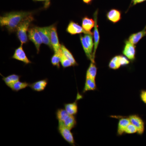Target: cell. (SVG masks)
I'll return each mask as SVG.
<instances>
[{
    "label": "cell",
    "mask_w": 146,
    "mask_h": 146,
    "mask_svg": "<svg viewBox=\"0 0 146 146\" xmlns=\"http://www.w3.org/2000/svg\"><path fill=\"white\" fill-rule=\"evenodd\" d=\"M33 14L30 11H13L5 13L0 18V25L5 27L9 33L16 31L24 19Z\"/></svg>",
    "instance_id": "obj_1"
},
{
    "label": "cell",
    "mask_w": 146,
    "mask_h": 146,
    "mask_svg": "<svg viewBox=\"0 0 146 146\" xmlns=\"http://www.w3.org/2000/svg\"><path fill=\"white\" fill-rule=\"evenodd\" d=\"M34 20L32 15L28 16L20 24L17 29V36L21 44H25L28 42V31L29 27L31 22Z\"/></svg>",
    "instance_id": "obj_2"
},
{
    "label": "cell",
    "mask_w": 146,
    "mask_h": 146,
    "mask_svg": "<svg viewBox=\"0 0 146 146\" xmlns=\"http://www.w3.org/2000/svg\"><path fill=\"white\" fill-rule=\"evenodd\" d=\"M54 25L46 27H36L43 41V44L47 45L52 49V46L50 42V33L52 28Z\"/></svg>",
    "instance_id": "obj_3"
},
{
    "label": "cell",
    "mask_w": 146,
    "mask_h": 146,
    "mask_svg": "<svg viewBox=\"0 0 146 146\" xmlns=\"http://www.w3.org/2000/svg\"><path fill=\"white\" fill-rule=\"evenodd\" d=\"M58 130L65 141L71 145H74L75 140L71 129L65 126L61 122L58 121Z\"/></svg>",
    "instance_id": "obj_4"
},
{
    "label": "cell",
    "mask_w": 146,
    "mask_h": 146,
    "mask_svg": "<svg viewBox=\"0 0 146 146\" xmlns=\"http://www.w3.org/2000/svg\"><path fill=\"white\" fill-rule=\"evenodd\" d=\"M28 34L29 39L33 42L36 47L37 53H38L40 46L43 42L36 27H33L29 29Z\"/></svg>",
    "instance_id": "obj_5"
},
{
    "label": "cell",
    "mask_w": 146,
    "mask_h": 146,
    "mask_svg": "<svg viewBox=\"0 0 146 146\" xmlns=\"http://www.w3.org/2000/svg\"><path fill=\"white\" fill-rule=\"evenodd\" d=\"M136 48L135 45L131 43L128 40H125L122 51L123 54L130 61H134L136 58Z\"/></svg>",
    "instance_id": "obj_6"
},
{
    "label": "cell",
    "mask_w": 146,
    "mask_h": 146,
    "mask_svg": "<svg viewBox=\"0 0 146 146\" xmlns=\"http://www.w3.org/2000/svg\"><path fill=\"white\" fill-rule=\"evenodd\" d=\"M131 123L136 127L138 135L143 134L145 130V123L143 120L137 115H131L128 117Z\"/></svg>",
    "instance_id": "obj_7"
},
{
    "label": "cell",
    "mask_w": 146,
    "mask_h": 146,
    "mask_svg": "<svg viewBox=\"0 0 146 146\" xmlns=\"http://www.w3.org/2000/svg\"><path fill=\"white\" fill-rule=\"evenodd\" d=\"M50 42L52 49L54 53L61 52V45L59 43L56 27L53 25L52 28L50 33Z\"/></svg>",
    "instance_id": "obj_8"
},
{
    "label": "cell",
    "mask_w": 146,
    "mask_h": 146,
    "mask_svg": "<svg viewBox=\"0 0 146 146\" xmlns=\"http://www.w3.org/2000/svg\"><path fill=\"white\" fill-rule=\"evenodd\" d=\"M66 31L72 35L82 33L85 34H90L92 35H94L86 31L82 26L72 21H70L69 23L68 27L66 29Z\"/></svg>",
    "instance_id": "obj_9"
},
{
    "label": "cell",
    "mask_w": 146,
    "mask_h": 146,
    "mask_svg": "<svg viewBox=\"0 0 146 146\" xmlns=\"http://www.w3.org/2000/svg\"><path fill=\"white\" fill-rule=\"evenodd\" d=\"M98 10H97L95 11L94 14V20L95 21V26H94V52H93V57L95 59V56H96V52L98 46L99 44L100 40V35L99 32L98 28Z\"/></svg>",
    "instance_id": "obj_10"
},
{
    "label": "cell",
    "mask_w": 146,
    "mask_h": 146,
    "mask_svg": "<svg viewBox=\"0 0 146 146\" xmlns=\"http://www.w3.org/2000/svg\"><path fill=\"white\" fill-rule=\"evenodd\" d=\"M23 45L21 44V46L16 49L12 58L16 60L22 61L26 64L31 63V61L29 60L27 57L25 52L24 51Z\"/></svg>",
    "instance_id": "obj_11"
},
{
    "label": "cell",
    "mask_w": 146,
    "mask_h": 146,
    "mask_svg": "<svg viewBox=\"0 0 146 146\" xmlns=\"http://www.w3.org/2000/svg\"><path fill=\"white\" fill-rule=\"evenodd\" d=\"M108 20L113 23H118L121 18V13L119 10L117 9H112L106 14Z\"/></svg>",
    "instance_id": "obj_12"
},
{
    "label": "cell",
    "mask_w": 146,
    "mask_h": 146,
    "mask_svg": "<svg viewBox=\"0 0 146 146\" xmlns=\"http://www.w3.org/2000/svg\"><path fill=\"white\" fill-rule=\"evenodd\" d=\"M48 84V79H45L30 84L29 86L33 91L40 92L44 90Z\"/></svg>",
    "instance_id": "obj_13"
},
{
    "label": "cell",
    "mask_w": 146,
    "mask_h": 146,
    "mask_svg": "<svg viewBox=\"0 0 146 146\" xmlns=\"http://www.w3.org/2000/svg\"><path fill=\"white\" fill-rule=\"evenodd\" d=\"M95 20L92 18H89L87 16H85L82 19V26L86 31L90 33L94 34L91 31L95 26Z\"/></svg>",
    "instance_id": "obj_14"
},
{
    "label": "cell",
    "mask_w": 146,
    "mask_h": 146,
    "mask_svg": "<svg viewBox=\"0 0 146 146\" xmlns=\"http://www.w3.org/2000/svg\"><path fill=\"white\" fill-rule=\"evenodd\" d=\"M146 36V26L141 31L133 33L129 36L128 40L133 44L136 45L143 37Z\"/></svg>",
    "instance_id": "obj_15"
},
{
    "label": "cell",
    "mask_w": 146,
    "mask_h": 146,
    "mask_svg": "<svg viewBox=\"0 0 146 146\" xmlns=\"http://www.w3.org/2000/svg\"><path fill=\"white\" fill-rule=\"evenodd\" d=\"M130 122L128 118H121L118 123L117 134L118 136H121L124 133L126 127L130 123Z\"/></svg>",
    "instance_id": "obj_16"
},
{
    "label": "cell",
    "mask_w": 146,
    "mask_h": 146,
    "mask_svg": "<svg viewBox=\"0 0 146 146\" xmlns=\"http://www.w3.org/2000/svg\"><path fill=\"white\" fill-rule=\"evenodd\" d=\"M80 40L86 57L89 60H91V61H95V59L93 57V53L91 52V50L89 48V46L86 42L84 36L80 35Z\"/></svg>",
    "instance_id": "obj_17"
},
{
    "label": "cell",
    "mask_w": 146,
    "mask_h": 146,
    "mask_svg": "<svg viewBox=\"0 0 146 146\" xmlns=\"http://www.w3.org/2000/svg\"><path fill=\"white\" fill-rule=\"evenodd\" d=\"M97 89L96 80L89 77H86L85 85L83 89V93L88 91H94Z\"/></svg>",
    "instance_id": "obj_18"
},
{
    "label": "cell",
    "mask_w": 146,
    "mask_h": 146,
    "mask_svg": "<svg viewBox=\"0 0 146 146\" xmlns=\"http://www.w3.org/2000/svg\"><path fill=\"white\" fill-rule=\"evenodd\" d=\"M64 107L69 115H75L77 114L78 107L77 100L72 103L65 104H64Z\"/></svg>",
    "instance_id": "obj_19"
},
{
    "label": "cell",
    "mask_w": 146,
    "mask_h": 146,
    "mask_svg": "<svg viewBox=\"0 0 146 146\" xmlns=\"http://www.w3.org/2000/svg\"><path fill=\"white\" fill-rule=\"evenodd\" d=\"M97 70L98 69L96 66L95 61H91L90 65L86 71V77L90 78L96 80Z\"/></svg>",
    "instance_id": "obj_20"
},
{
    "label": "cell",
    "mask_w": 146,
    "mask_h": 146,
    "mask_svg": "<svg viewBox=\"0 0 146 146\" xmlns=\"http://www.w3.org/2000/svg\"><path fill=\"white\" fill-rule=\"evenodd\" d=\"M21 78V76L13 74L7 77H3L2 79L4 81L6 85L9 87L13 83L20 80Z\"/></svg>",
    "instance_id": "obj_21"
},
{
    "label": "cell",
    "mask_w": 146,
    "mask_h": 146,
    "mask_svg": "<svg viewBox=\"0 0 146 146\" xmlns=\"http://www.w3.org/2000/svg\"><path fill=\"white\" fill-rule=\"evenodd\" d=\"M30 84L26 82H21L20 80L16 82L15 83L12 84L9 87L12 91H20V90H22L25 89L27 87L29 86Z\"/></svg>",
    "instance_id": "obj_22"
},
{
    "label": "cell",
    "mask_w": 146,
    "mask_h": 146,
    "mask_svg": "<svg viewBox=\"0 0 146 146\" xmlns=\"http://www.w3.org/2000/svg\"><path fill=\"white\" fill-rule=\"evenodd\" d=\"M61 123H63V124L65 126L70 129L71 130L72 129L75 127L77 124L75 117L74 115H69L68 117L65 119V120Z\"/></svg>",
    "instance_id": "obj_23"
},
{
    "label": "cell",
    "mask_w": 146,
    "mask_h": 146,
    "mask_svg": "<svg viewBox=\"0 0 146 146\" xmlns=\"http://www.w3.org/2000/svg\"><path fill=\"white\" fill-rule=\"evenodd\" d=\"M61 50L63 54L72 62L73 66H76V65H78V63L74 58V56L72 54L70 51L67 48H66L64 45L61 44Z\"/></svg>",
    "instance_id": "obj_24"
},
{
    "label": "cell",
    "mask_w": 146,
    "mask_h": 146,
    "mask_svg": "<svg viewBox=\"0 0 146 146\" xmlns=\"http://www.w3.org/2000/svg\"><path fill=\"white\" fill-rule=\"evenodd\" d=\"M109 68L112 70H116L121 66L120 63L119 55L115 56L112 58L109 63Z\"/></svg>",
    "instance_id": "obj_25"
},
{
    "label": "cell",
    "mask_w": 146,
    "mask_h": 146,
    "mask_svg": "<svg viewBox=\"0 0 146 146\" xmlns=\"http://www.w3.org/2000/svg\"><path fill=\"white\" fill-rule=\"evenodd\" d=\"M56 119L58 121L63 122L70 115L68 113L65 109L59 108L56 110Z\"/></svg>",
    "instance_id": "obj_26"
},
{
    "label": "cell",
    "mask_w": 146,
    "mask_h": 146,
    "mask_svg": "<svg viewBox=\"0 0 146 146\" xmlns=\"http://www.w3.org/2000/svg\"><path fill=\"white\" fill-rule=\"evenodd\" d=\"M61 52L60 53H54L52 56L51 59V62L53 65L56 66L57 68H60V56Z\"/></svg>",
    "instance_id": "obj_27"
},
{
    "label": "cell",
    "mask_w": 146,
    "mask_h": 146,
    "mask_svg": "<svg viewBox=\"0 0 146 146\" xmlns=\"http://www.w3.org/2000/svg\"><path fill=\"white\" fill-rule=\"evenodd\" d=\"M60 63L63 68H64L73 66L72 62L63 54L62 51H61V56H60Z\"/></svg>",
    "instance_id": "obj_28"
},
{
    "label": "cell",
    "mask_w": 146,
    "mask_h": 146,
    "mask_svg": "<svg viewBox=\"0 0 146 146\" xmlns=\"http://www.w3.org/2000/svg\"><path fill=\"white\" fill-rule=\"evenodd\" d=\"M93 35L90 34H85L84 37L85 38L86 42L89 46V48L91 50V52L93 53L94 52V42L93 40Z\"/></svg>",
    "instance_id": "obj_29"
},
{
    "label": "cell",
    "mask_w": 146,
    "mask_h": 146,
    "mask_svg": "<svg viewBox=\"0 0 146 146\" xmlns=\"http://www.w3.org/2000/svg\"><path fill=\"white\" fill-rule=\"evenodd\" d=\"M136 133H137V128L135 126L130 123L126 128L125 133L131 134Z\"/></svg>",
    "instance_id": "obj_30"
},
{
    "label": "cell",
    "mask_w": 146,
    "mask_h": 146,
    "mask_svg": "<svg viewBox=\"0 0 146 146\" xmlns=\"http://www.w3.org/2000/svg\"><path fill=\"white\" fill-rule=\"evenodd\" d=\"M119 59L121 66H126L129 64V60L126 56L119 55Z\"/></svg>",
    "instance_id": "obj_31"
},
{
    "label": "cell",
    "mask_w": 146,
    "mask_h": 146,
    "mask_svg": "<svg viewBox=\"0 0 146 146\" xmlns=\"http://www.w3.org/2000/svg\"><path fill=\"white\" fill-rule=\"evenodd\" d=\"M140 98L142 101L146 104V90H141Z\"/></svg>",
    "instance_id": "obj_32"
},
{
    "label": "cell",
    "mask_w": 146,
    "mask_h": 146,
    "mask_svg": "<svg viewBox=\"0 0 146 146\" xmlns=\"http://www.w3.org/2000/svg\"><path fill=\"white\" fill-rule=\"evenodd\" d=\"M146 1V0H136L134 3H133V5L137 4L138 3H140Z\"/></svg>",
    "instance_id": "obj_33"
},
{
    "label": "cell",
    "mask_w": 146,
    "mask_h": 146,
    "mask_svg": "<svg viewBox=\"0 0 146 146\" xmlns=\"http://www.w3.org/2000/svg\"><path fill=\"white\" fill-rule=\"evenodd\" d=\"M85 3L87 4H89L90 3L93 1V0H82Z\"/></svg>",
    "instance_id": "obj_34"
},
{
    "label": "cell",
    "mask_w": 146,
    "mask_h": 146,
    "mask_svg": "<svg viewBox=\"0 0 146 146\" xmlns=\"http://www.w3.org/2000/svg\"><path fill=\"white\" fill-rule=\"evenodd\" d=\"M50 3V0H48V2H47V3H45V7L46 8H47L49 5Z\"/></svg>",
    "instance_id": "obj_35"
},
{
    "label": "cell",
    "mask_w": 146,
    "mask_h": 146,
    "mask_svg": "<svg viewBox=\"0 0 146 146\" xmlns=\"http://www.w3.org/2000/svg\"><path fill=\"white\" fill-rule=\"evenodd\" d=\"M34 1H46L45 3H47V2H48V0H34Z\"/></svg>",
    "instance_id": "obj_36"
},
{
    "label": "cell",
    "mask_w": 146,
    "mask_h": 146,
    "mask_svg": "<svg viewBox=\"0 0 146 146\" xmlns=\"http://www.w3.org/2000/svg\"><path fill=\"white\" fill-rule=\"evenodd\" d=\"M136 0H132V2H133V3L135 1H136Z\"/></svg>",
    "instance_id": "obj_37"
}]
</instances>
